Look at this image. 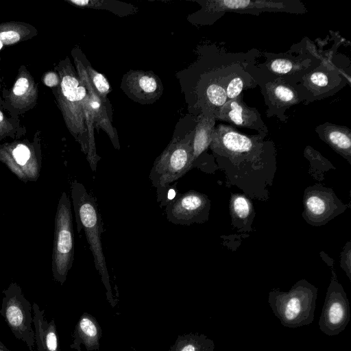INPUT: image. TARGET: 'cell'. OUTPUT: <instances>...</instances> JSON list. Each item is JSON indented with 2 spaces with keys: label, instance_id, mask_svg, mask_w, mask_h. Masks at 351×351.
I'll return each mask as SVG.
<instances>
[{
  "label": "cell",
  "instance_id": "5bb4252c",
  "mask_svg": "<svg viewBox=\"0 0 351 351\" xmlns=\"http://www.w3.org/2000/svg\"><path fill=\"white\" fill-rule=\"evenodd\" d=\"M38 95V86L34 78L21 67L8 95L9 102L15 109L25 111L34 106Z\"/></svg>",
  "mask_w": 351,
  "mask_h": 351
},
{
  "label": "cell",
  "instance_id": "9c48e42d",
  "mask_svg": "<svg viewBox=\"0 0 351 351\" xmlns=\"http://www.w3.org/2000/svg\"><path fill=\"white\" fill-rule=\"evenodd\" d=\"M210 202L204 194L189 191L178 194L176 197L165 206L167 219L176 225H191L204 223L207 220Z\"/></svg>",
  "mask_w": 351,
  "mask_h": 351
},
{
  "label": "cell",
  "instance_id": "d4e9b609",
  "mask_svg": "<svg viewBox=\"0 0 351 351\" xmlns=\"http://www.w3.org/2000/svg\"><path fill=\"white\" fill-rule=\"evenodd\" d=\"M206 97L208 106L217 107L222 106L227 101L226 89L217 82H211L206 88Z\"/></svg>",
  "mask_w": 351,
  "mask_h": 351
},
{
  "label": "cell",
  "instance_id": "4316f807",
  "mask_svg": "<svg viewBox=\"0 0 351 351\" xmlns=\"http://www.w3.org/2000/svg\"><path fill=\"white\" fill-rule=\"evenodd\" d=\"M232 210L238 218L243 219L250 214V204L245 197L237 195L232 201Z\"/></svg>",
  "mask_w": 351,
  "mask_h": 351
},
{
  "label": "cell",
  "instance_id": "52a82bcc",
  "mask_svg": "<svg viewBox=\"0 0 351 351\" xmlns=\"http://www.w3.org/2000/svg\"><path fill=\"white\" fill-rule=\"evenodd\" d=\"M41 160L39 145L19 141L0 145V162L24 182L38 179Z\"/></svg>",
  "mask_w": 351,
  "mask_h": 351
},
{
  "label": "cell",
  "instance_id": "3957f363",
  "mask_svg": "<svg viewBox=\"0 0 351 351\" xmlns=\"http://www.w3.org/2000/svg\"><path fill=\"white\" fill-rule=\"evenodd\" d=\"M317 291L315 286L301 280L289 291H271L268 302L283 326L298 328L313 322Z\"/></svg>",
  "mask_w": 351,
  "mask_h": 351
},
{
  "label": "cell",
  "instance_id": "f1b7e54d",
  "mask_svg": "<svg viewBox=\"0 0 351 351\" xmlns=\"http://www.w3.org/2000/svg\"><path fill=\"white\" fill-rule=\"evenodd\" d=\"M293 66V64L291 60L284 58L275 59L270 64L271 69L274 72L280 74L290 72Z\"/></svg>",
  "mask_w": 351,
  "mask_h": 351
},
{
  "label": "cell",
  "instance_id": "7402d4cb",
  "mask_svg": "<svg viewBox=\"0 0 351 351\" xmlns=\"http://www.w3.org/2000/svg\"><path fill=\"white\" fill-rule=\"evenodd\" d=\"M75 6L95 9L108 10L119 16H125L136 12V8L132 5L115 1L99 0H67Z\"/></svg>",
  "mask_w": 351,
  "mask_h": 351
},
{
  "label": "cell",
  "instance_id": "83f0119b",
  "mask_svg": "<svg viewBox=\"0 0 351 351\" xmlns=\"http://www.w3.org/2000/svg\"><path fill=\"white\" fill-rule=\"evenodd\" d=\"M243 88V80L239 77L232 78L228 84L226 89L227 99L230 100L237 97Z\"/></svg>",
  "mask_w": 351,
  "mask_h": 351
},
{
  "label": "cell",
  "instance_id": "1f68e13d",
  "mask_svg": "<svg viewBox=\"0 0 351 351\" xmlns=\"http://www.w3.org/2000/svg\"><path fill=\"white\" fill-rule=\"evenodd\" d=\"M310 79L313 84L319 87H324L328 83V77L323 72L317 71L311 74Z\"/></svg>",
  "mask_w": 351,
  "mask_h": 351
},
{
  "label": "cell",
  "instance_id": "836d02e7",
  "mask_svg": "<svg viewBox=\"0 0 351 351\" xmlns=\"http://www.w3.org/2000/svg\"><path fill=\"white\" fill-rule=\"evenodd\" d=\"M3 46V43L0 41V51L1 50ZM0 60H1V58H0Z\"/></svg>",
  "mask_w": 351,
  "mask_h": 351
},
{
  "label": "cell",
  "instance_id": "f546056e",
  "mask_svg": "<svg viewBox=\"0 0 351 351\" xmlns=\"http://www.w3.org/2000/svg\"><path fill=\"white\" fill-rule=\"evenodd\" d=\"M13 131L14 127L10 120L0 110V140L11 135Z\"/></svg>",
  "mask_w": 351,
  "mask_h": 351
},
{
  "label": "cell",
  "instance_id": "e575fe53",
  "mask_svg": "<svg viewBox=\"0 0 351 351\" xmlns=\"http://www.w3.org/2000/svg\"><path fill=\"white\" fill-rule=\"evenodd\" d=\"M0 106H1V97H0Z\"/></svg>",
  "mask_w": 351,
  "mask_h": 351
},
{
  "label": "cell",
  "instance_id": "5b68a950",
  "mask_svg": "<svg viewBox=\"0 0 351 351\" xmlns=\"http://www.w3.org/2000/svg\"><path fill=\"white\" fill-rule=\"evenodd\" d=\"M194 132L183 137H174L162 154L156 158L149 178L156 189L169 186L192 168Z\"/></svg>",
  "mask_w": 351,
  "mask_h": 351
},
{
  "label": "cell",
  "instance_id": "d6a6232c",
  "mask_svg": "<svg viewBox=\"0 0 351 351\" xmlns=\"http://www.w3.org/2000/svg\"><path fill=\"white\" fill-rule=\"evenodd\" d=\"M0 351H12L8 349L1 341H0Z\"/></svg>",
  "mask_w": 351,
  "mask_h": 351
},
{
  "label": "cell",
  "instance_id": "8992f818",
  "mask_svg": "<svg viewBox=\"0 0 351 351\" xmlns=\"http://www.w3.org/2000/svg\"><path fill=\"white\" fill-rule=\"evenodd\" d=\"M3 293L1 316L16 338L25 342L29 351H36L32 328V306L25 298L21 287L14 282H11Z\"/></svg>",
  "mask_w": 351,
  "mask_h": 351
},
{
  "label": "cell",
  "instance_id": "44dd1931",
  "mask_svg": "<svg viewBox=\"0 0 351 351\" xmlns=\"http://www.w3.org/2000/svg\"><path fill=\"white\" fill-rule=\"evenodd\" d=\"M33 28L19 22L0 23V41L3 45H12L32 35Z\"/></svg>",
  "mask_w": 351,
  "mask_h": 351
},
{
  "label": "cell",
  "instance_id": "277c9868",
  "mask_svg": "<svg viewBox=\"0 0 351 351\" xmlns=\"http://www.w3.org/2000/svg\"><path fill=\"white\" fill-rule=\"evenodd\" d=\"M54 222L51 269L53 280L62 285L74 260L71 205L65 192L59 199Z\"/></svg>",
  "mask_w": 351,
  "mask_h": 351
},
{
  "label": "cell",
  "instance_id": "8fae6325",
  "mask_svg": "<svg viewBox=\"0 0 351 351\" xmlns=\"http://www.w3.org/2000/svg\"><path fill=\"white\" fill-rule=\"evenodd\" d=\"M123 85L131 97L143 104L154 101L162 93L160 81L151 72H128L123 79Z\"/></svg>",
  "mask_w": 351,
  "mask_h": 351
},
{
  "label": "cell",
  "instance_id": "ba28073f",
  "mask_svg": "<svg viewBox=\"0 0 351 351\" xmlns=\"http://www.w3.org/2000/svg\"><path fill=\"white\" fill-rule=\"evenodd\" d=\"M350 320V307L347 295L338 282L329 285L318 322L321 331L328 336L339 335Z\"/></svg>",
  "mask_w": 351,
  "mask_h": 351
},
{
  "label": "cell",
  "instance_id": "6da1fadb",
  "mask_svg": "<svg viewBox=\"0 0 351 351\" xmlns=\"http://www.w3.org/2000/svg\"><path fill=\"white\" fill-rule=\"evenodd\" d=\"M71 195L77 232L80 233L82 229L84 230L94 258L95 268L99 272L106 290L107 300L114 307L117 303L113 298L110 276L103 252L101 236L104 232V228L96 201L88 193L83 184L75 180L71 184Z\"/></svg>",
  "mask_w": 351,
  "mask_h": 351
},
{
  "label": "cell",
  "instance_id": "7a4b0ae2",
  "mask_svg": "<svg viewBox=\"0 0 351 351\" xmlns=\"http://www.w3.org/2000/svg\"><path fill=\"white\" fill-rule=\"evenodd\" d=\"M60 82L56 97L69 132L80 143L86 155L88 152V135L83 110L88 91L76 75L69 58L58 66Z\"/></svg>",
  "mask_w": 351,
  "mask_h": 351
},
{
  "label": "cell",
  "instance_id": "30bf717a",
  "mask_svg": "<svg viewBox=\"0 0 351 351\" xmlns=\"http://www.w3.org/2000/svg\"><path fill=\"white\" fill-rule=\"evenodd\" d=\"M202 5L204 16H207L205 21H215L227 11L239 12L241 13H258L259 12H293L297 10L291 5V1H237V0H214L199 2Z\"/></svg>",
  "mask_w": 351,
  "mask_h": 351
},
{
  "label": "cell",
  "instance_id": "ac0fdd59",
  "mask_svg": "<svg viewBox=\"0 0 351 351\" xmlns=\"http://www.w3.org/2000/svg\"><path fill=\"white\" fill-rule=\"evenodd\" d=\"M321 133L323 139L334 149L343 156L350 157V132L346 128L326 124L322 126Z\"/></svg>",
  "mask_w": 351,
  "mask_h": 351
},
{
  "label": "cell",
  "instance_id": "cb8c5ba5",
  "mask_svg": "<svg viewBox=\"0 0 351 351\" xmlns=\"http://www.w3.org/2000/svg\"><path fill=\"white\" fill-rule=\"evenodd\" d=\"M274 100L282 105L295 104L297 97L293 90L283 83H276L270 86V92Z\"/></svg>",
  "mask_w": 351,
  "mask_h": 351
},
{
  "label": "cell",
  "instance_id": "4fadbf2b",
  "mask_svg": "<svg viewBox=\"0 0 351 351\" xmlns=\"http://www.w3.org/2000/svg\"><path fill=\"white\" fill-rule=\"evenodd\" d=\"M74 59L78 77L85 86L89 95V102L93 123H95V125L97 128H101L104 130L110 137L114 147L116 149H119V143L117 133L108 116L105 104L92 86L84 64L77 57H75Z\"/></svg>",
  "mask_w": 351,
  "mask_h": 351
},
{
  "label": "cell",
  "instance_id": "4dcf8cb0",
  "mask_svg": "<svg viewBox=\"0 0 351 351\" xmlns=\"http://www.w3.org/2000/svg\"><path fill=\"white\" fill-rule=\"evenodd\" d=\"M43 84L50 88H57L60 82L59 75L55 71L45 73L42 78Z\"/></svg>",
  "mask_w": 351,
  "mask_h": 351
},
{
  "label": "cell",
  "instance_id": "2e32d148",
  "mask_svg": "<svg viewBox=\"0 0 351 351\" xmlns=\"http://www.w3.org/2000/svg\"><path fill=\"white\" fill-rule=\"evenodd\" d=\"M101 329L95 317L87 313L82 315L75 327L73 341L70 348L81 351L83 344L88 351L98 350Z\"/></svg>",
  "mask_w": 351,
  "mask_h": 351
},
{
  "label": "cell",
  "instance_id": "9a60e30c",
  "mask_svg": "<svg viewBox=\"0 0 351 351\" xmlns=\"http://www.w3.org/2000/svg\"><path fill=\"white\" fill-rule=\"evenodd\" d=\"M32 309L36 351H60L55 319L48 322L45 311L40 310L36 302Z\"/></svg>",
  "mask_w": 351,
  "mask_h": 351
},
{
  "label": "cell",
  "instance_id": "484cf974",
  "mask_svg": "<svg viewBox=\"0 0 351 351\" xmlns=\"http://www.w3.org/2000/svg\"><path fill=\"white\" fill-rule=\"evenodd\" d=\"M177 182L169 186L156 189V201L160 203V206H166L178 195Z\"/></svg>",
  "mask_w": 351,
  "mask_h": 351
},
{
  "label": "cell",
  "instance_id": "7c38bea8",
  "mask_svg": "<svg viewBox=\"0 0 351 351\" xmlns=\"http://www.w3.org/2000/svg\"><path fill=\"white\" fill-rule=\"evenodd\" d=\"M214 113L215 119L240 127L258 130L265 129L258 111L247 106L241 95L233 99L228 100L222 106L214 110Z\"/></svg>",
  "mask_w": 351,
  "mask_h": 351
},
{
  "label": "cell",
  "instance_id": "e0dca14e",
  "mask_svg": "<svg viewBox=\"0 0 351 351\" xmlns=\"http://www.w3.org/2000/svg\"><path fill=\"white\" fill-rule=\"evenodd\" d=\"M215 120L213 108L208 105H205L194 131L192 145V167H195L202 154L210 144Z\"/></svg>",
  "mask_w": 351,
  "mask_h": 351
},
{
  "label": "cell",
  "instance_id": "603a6c76",
  "mask_svg": "<svg viewBox=\"0 0 351 351\" xmlns=\"http://www.w3.org/2000/svg\"><path fill=\"white\" fill-rule=\"evenodd\" d=\"M87 71L90 84L97 95L100 97L104 104L107 102V95L110 90L109 83L106 78L99 73L91 66H84Z\"/></svg>",
  "mask_w": 351,
  "mask_h": 351
},
{
  "label": "cell",
  "instance_id": "ffe728a7",
  "mask_svg": "<svg viewBox=\"0 0 351 351\" xmlns=\"http://www.w3.org/2000/svg\"><path fill=\"white\" fill-rule=\"evenodd\" d=\"M214 341L203 334L179 336L169 351H214Z\"/></svg>",
  "mask_w": 351,
  "mask_h": 351
},
{
  "label": "cell",
  "instance_id": "d6986e66",
  "mask_svg": "<svg viewBox=\"0 0 351 351\" xmlns=\"http://www.w3.org/2000/svg\"><path fill=\"white\" fill-rule=\"evenodd\" d=\"M305 208L307 216L315 222L329 219L335 210L328 195H324L320 192H312L306 197Z\"/></svg>",
  "mask_w": 351,
  "mask_h": 351
}]
</instances>
